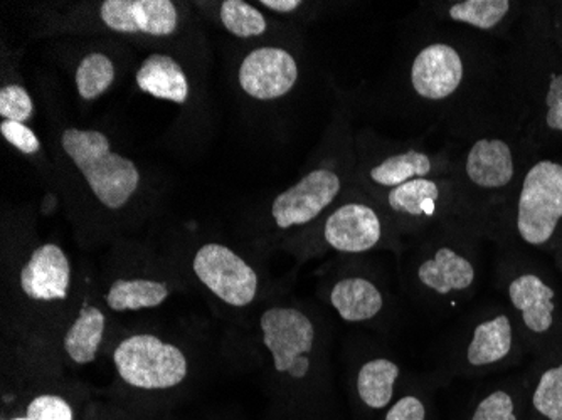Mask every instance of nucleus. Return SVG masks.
I'll return each instance as SVG.
<instances>
[{
    "mask_svg": "<svg viewBox=\"0 0 562 420\" xmlns=\"http://www.w3.org/2000/svg\"><path fill=\"white\" fill-rule=\"evenodd\" d=\"M59 145L103 207L119 211L137 194L140 170L131 159L112 150L103 132L66 128Z\"/></svg>",
    "mask_w": 562,
    "mask_h": 420,
    "instance_id": "1",
    "label": "nucleus"
},
{
    "mask_svg": "<svg viewBox=\"0 0 562 420\" xmlns=\"http://www.w3.org/2000/svg\"><path fill=\"white\" fill-rule=\"evenodd\" d=\"M349 167L339 160H322L293 185L274 195L270 223L280 232L312 226L349 191Z\"/></svg>",
    "mask_w": 562,
    "mask_h": 420,
    "instance_id": "2",
    "label": "nucleus"
},
{
    "mask_svg": "<svg viewBox=\"0 0 562 420\" xmlns=\"http://www.w3.org/2000/svg\"><path fill=\"white\" fill-rule=\"evenodd\" d=\"M516 179L514 151L502 138H479L454 159L458 219L469 224L487 197L505 191Z\"/></svg>",
    "mask_w": 562,
    "mask_h": 420,
    "instance_id": "3",
    "label": "nucleus"
},
{
    "mask_svg": "<svg viewBox=\"0 0 562 420\" xmlns=\"http://www.w3.org/2000/svg\"><path fill=\"white\" fill-rule=\"evenodd\" d=\"M469 46L454 36L425 41L407 66V88L419 103L447 104L469 87Z\"/></svg>",
    "mask_w": 562,
    "mask_h": 420,
    "instance_id": "4",
    "label": "nucleus"
},
{
    "mask_svg": "<svg viewBox=\"0 0 562 420\" xmlns=\"http://www.w3.org/2000/svg\"><path fill=\"white\" fill-rule=\"evenodd\" d=\"M113 363L119 377L137 390H170L184 384L189 375L188 355L150 333L132 334L120 341Z\"/></svg>",
    "mask_w": 562,
    "mask_h": 420,
    "instance_id": "5",
    "label": "nucleus"
},
{
    "mask_svg": "<svg viewBox=\"0 0 562 420\" xmlns=\"http://www.w3.org/2000/svg\"><path fill=\"white\" fill-rule=\"evenodd\" d=\"M317 223L322 242L342 254L372 251L386 241L393 226L378 202L364 192L340 198Z\"/></svg>",
    "mask_w": 562,
    "mask_h": 420,
    "instance_id": "6",
    "label": "nucleus"
},
{
    "mask_svg": "<svg viewBox=\"0 0 562 420\" xmlns=\"http://www.w3.org/2000/svg\"><path fill=\"white\" fill-rule=\"evenodd\" d=\"M260 331L278 375L296 382L311 375L317 327L305 311L295 306H271L261 313Z\"/></svg>",
    "mask_w": 562,
    "mask_h": 420,
    "instance_id": "7",
    "label": "nucleus"
},
{
    "mask_svg": "<svg viewBox=\"0 0 562 420\" xmlns=\"http://www.w3.org/2000/svg\"><path fill=\"white\" fill-rule=\"evenodd\" d=\"M369 195L378 202L393 226L418 229L432 223L460 220L453 173L409 180L391 191Z\"/></svg>",
    "mask_w": 562,
    "mask_h": 420,
    "instance_id": "8",
    "label": "nucleus"
},
{
    "mask_svg": "<svg viewBox=\"0 0 562 420\" xmlns=\"http://www.w3.org/2000/svg\"><path fill=\"white\" fill-rule=\"evenodd\" d=\"M561 220L562 163L541 160L524 177L517 198V232L527 245L544 246Z\"/></svg>",
    "mask_w": 562,
    "mask_h": 420,
    "instance_id": "9",
    "label": "nucleus"
},
{
    "mask_svg": "<svg viewBox=\"0 0 562 420\" xmlns=\"http://www.w3.org/2000/svg\"><path fill=\"white\" fill-rule=\"evenodd\" d=\"M192 271L202 286L232 308H246L260 292L257 270L229 246L220 242H207L194 252Z\"/></svg>",
    "mask_w": 562,
    "mask_h": 420,
    "instance_id": "10",
    "label": "nucleus"
},
{
    "mask_svg": "<svg viewBox=\"0 0 562 420\" xmlns=\"http://www.w3.org/2000/svg\"><path fill=\"white\" fill-rule=\"evenodd\" d=\"M454 160L448 154L426 150L422 145H400L390 148L364 169V185L369 194L391 191L409 180L451 175Z\"/></svg>",
    "mask_w": 562,
    "mask_h": 420,
    "instance_id": "11",
    "label": "nucleus"
},
{
    "mask_svg": "<svg viewBox=\"0 0 562 420\" xmlns=\"http://www.w3.org/2000/svg\"><path fill=\"white\" fill-rule=\"evenodd\" d=\"M300 80V65L292 50L260 46L249 50L238 69V83L251 100L277 101L289 97Z\"/></svg>",
    "mask_w": 562,
    "mask_h": 420,
    "instance_id": "12",
    "label": "nucleus"
},
{
    "mask_svg": "<svg viewBox=\"0 0 562 420\" xmlns=\"http://www.w3.org/2000/svg\"><path fill=\"white\" fill-rule=\"evenodd\" d=\"M100 19L115 33L151 37L172 36L179 27V11L172 0H105Z\"/></svg>",
    "mask_w": 562,
    "mask_h": 420,
    "instance_id": "13",
    "label": "nucleus"
},
{
    "mask_svg": "<svg viewBox=\"0 0 562 420\" xmlns=\"http://www.w3.org/2000/svg\"><path fill=\"white\" fill-rule=\"evenodd\" d=\"M71 262L55 242L37 246L19 273L25 298L40 303L66 302L71 290Z\"/></svg>",
    "mask_w": 562,
    "mask_h": 420,
    "instance_id": "14",
    "label": "nucleus"
},
{
    "mask_svg": "<svg viewBox=\"0 0 562 420\" xmlns=\"http://www.w3.org/2000/svg\"><path fill=\"white\" fill-rule=\"evenodd\" d=\"M416 277L428 292L438 296L469 292L476 280L475 266L467 256L451 246H440L429 258L423 259Z\"/></svg>",
    "mask_w": 562,
    "mask_h": 420,
    "instance_id": "15",
    "label": "nucleus"
},
{
    "mask_svg": "<svg viewBox=\"0 0 562 420\" xmlns=\"http://www.w3.org/2000/svg\"><path fill=\"white\" fill-rule=\"evenodd\" d=\"M135 83L138 90L157 100L170 101V103L186 104L191 94L188 75L172 56H147L138 66L135 75Z\"/></svg>",
    "mask_w": 562,
    "mask_h": 420,
    "instance_id": "16",
    "label": "nucleus"
},
{
    "mask_svg": "<svg viewBox=\"0 0 562 420\" xmlns=\"http://www.w3.org/2000/svg\"><path fill=\"white\" fill-rule=\"evenodd\" d=\"M508 298L533 333H546L554 323V290L536 274L516 277L508 286Z\"/></svg>",
    "mask_w": 562,
    "mask_h": 420,
    "instance_id": "17",
    "label": "nucleus"
},
{
    "mask_svg": "<svg viewBox=\"0 0 562 420\" xmlns=\"http://www.w3.org/2000/svg\"><path fill=\"white\" fill-rule=\"evenodd\" d=\"M330 305L347 323H364L382 311L384 296L368 277L347 276L331 286Z\"/></svg>",
    "mask_w": 562,
    "mask_h": 420,
    "instance_id": "18",
    "label": "nucleus"
},
{
    "mask_svg": "<svg viewBox=\"0 0 562 420\" xmlns=\"http://www.w3.org/2000/svg\"><path fill=\"white\" fill-rule=\"evenodd\" d=\"M429 5L438 21L453 22L480 33H492L507 19L514 4L508 0H451Z\"/></svg>",
    "mask_w": 562,
    "mask_h": 420,
    "instance_id": "19",
    "label": "nucleus"
},
{
    "mask_svg": "<svg viewBox=\"0 0 562 420\" xmlns=\"http://www.w3.org/2000/svg\"><path fill=\"white\" fill-rule=\"evenodd\" d=\"M106 317L98 306L85 303L65 334L66 355L75 365H90L97 360L105 338Z\"/></svg>",
    "mask_w": 562,
    "mask_h": 420,
    "instance_id": "20",
    "label": "nucleus"
},
{
    "mask_svg": "<svg viewBox=\"0 0 562 420\" xmlns=\"http://www.w3.org/2000/svg\"><path fill=\"white\" fill-rule=\"evenodd\" d=\"M170 296V286L166 281L151 277H119L110 284L105 302L112 311H142L159 308Z\"/></svg>",
    "mask_w": 562,
    "mask_h": 420,
    "instance_id": "21",
    "label": "nucleus"
},
{
    "mask_svg": "<svg viewBox=\"0 0 562 420\" xmlns=\"http://www.w3.org/2000/svg\"><path fill=\"white\" fill-rule=\"evenodd\" d=\"M513 325L507 315L482 321L476 325L467 347V362L472 366L495 365L507 359L513 350Z\"/></svg>",
    "mask_w": 562,
    "mask_h": 420,
    "instance_id": "22",
    "label": "nucleus"
},
{
    "mask_svg": "<svg viewBox=\"0 0 562 420\" xmlns=\"http://www.w3.org/2000/svg\"><path fill=\"white\" fill-rule=\"evenodd\" d=\"M401 368L390 359H372L357 374V394L369 409H384L393 400Z\"/></svg>",
    "mask_w": 562,
    "mask_h": 420,
    "instance_id": "23",
    "label": "nucleus"
},
{
    "mask_svg": "<svg viewBox=\"0 0 562 420\" xmlns=\"http://www.w3.org/2000/svg\"><path fill=\"white\" fill-rule=\"evenodd\" d=\"M116 78L115 63L103 53H90L76 68V91L81 100L93 101L105 94Z\"/></svg>",
    "mask_w": 562,
    "mask_h": 420,
    "instance_id": "24",
    "label": "nucleus"
},
{
    "mask_svg": "<svg viewBox=\"0 0 562 420\" xmlns=\"http://www.w3.org/2000/svg\"><path fill=\"white\" fill-rule=\"evenodd\" d=\"M221 24L239 39H255L270 30L267 15L245 0H226L220 8Z\"/></svg>",
    "mask_w": 562,
    "mask_h": 420,
    "instance_id": "25",
    "label": "nucleus"
},
{
    "mask_svg": "<svg viewBox=\"0 0 562 420\" xmlns=\"http://www.w3.org/2000/svg\"><path fill=\"white\" fill-rule=\"evenodd\" d=\"M533 409L549 420H562V363L542 374L532 396Z\"/></svg>",
    "mask_w": 562,
    "mask_h": 420,
    "instance_id": "26",
    "label": "nucleus"
},
{
    "mask_svg": "<svg viewBox=\"0 0 562 420\" xmlns=\"http://www.w3.org/2000/svg\"><path fill=\"white\" fill-rule=\"evenodd\" d=\"M34 101L21 84H4L0 90V116L2 120L25 123L33 118Z\"/></svg>",
    "mask_w": 562,
    "mask_h": 420,
    "instance_id": "27",
    "label": "nucleus"
},
{
    "mask_svg": "<svg viewBox=\"0 0 562 420\" xmlns=\"http://www.w3.org/2000/svg\"><path fill=\"white\" fill-rule=\"evenodd\" d=\"M25 416L31 420H75V413L68 400L55 394L34 397L25 409Z\"/></svg>",
    "mask_w": 562,
    "mask_h": 420,
    "instance_id": "28",
    "label": "nucleus"
},
{
    "mask_svg": "<svg viewBox=\"0 0 562 420\" xmlns=\"http://www.w3.org/2000/svg\"><path fill=\"white\" fill-rule=\"evenodd\" d=\"M0 135L4 137L8 144L18 148L21 154L34 155L40 154L41 140L30 126L25 123L11 122V120H2L0 122Z\"/></svg>",
    "mask_w": 562,
    "mask_h": 420,
    "instance_id": "29",
    "label": "nucleus"
},
{
    "mask_svg": "<svg viewBox=\"0 0 562 420\" xmlns=\"http://www.w3.org/2000/svg\"><path fill=\"white\" fill-rule=\"evenodd\" d=\"M472 420H517L513 397L507 391H494L479 404Z\"/></svg>",
    "mask_w": 562,
    "mask_h": 420,
    "instance_id": "30",
    "label": "nucleus"
},
{
    "mask_svg": "<svg viewBox=\"0 0 562 420\" xmlns=\"http://www.w3.org/2000/svg\"><path fill=\"white\" fill-rule=\"evenodd\" d=\"M546 125L562 134V75L552 72L546 93Z\"/></svg>",
    "mask_w": 562,
    "mask_h": 420,
    "instance_id": "31",
    "label": "nucleus"
},
{
    "mask_svg": "<svg viewBox=\"0 0 562 420\" xmlns=\"http://www.w3.org/2000/svg\"><path fill=\"white\" fill-rule=\"evenodd\" d=\"M426 410L422 400L415 396H406L397 400L390 412H387L386 420H425Z\"/></svg>",
    "mask_w": 562,
    "mask_h": 420,
    "instance_id": "32",
    "label": "nucleus"
},
{
    "mask_svg": "<svg viewBox=\"0 0 562 420\" xmlns=\"http://www.w3.org/2000/svg\"><path fill=\"white\" fill-rule=\"evenodd\" d=\"M260 5L274 12V14L290 15L299 12L305 5V2H302V0H261Z\"/></svg>",
    "mask_w": 562,
    "mask_h": 420,
    "instance_id": "33",
    "label": "nucleus"
},
{
    "mask_svg": "<svg viewBox=\"0 0 562 420\" xmlns=\"http://www.w3.org/2000/svg\"><path fill=\"white\" fill-rule=\"evenodd\" d=\"M11 420H31V419L27 416H19V417H14V419H11Z\"/></svg>",
    "mask_w": 562,
    "mask_h": 420,
    "instance_id": "34",
    "label": "nucleus"
}]
</instances>
